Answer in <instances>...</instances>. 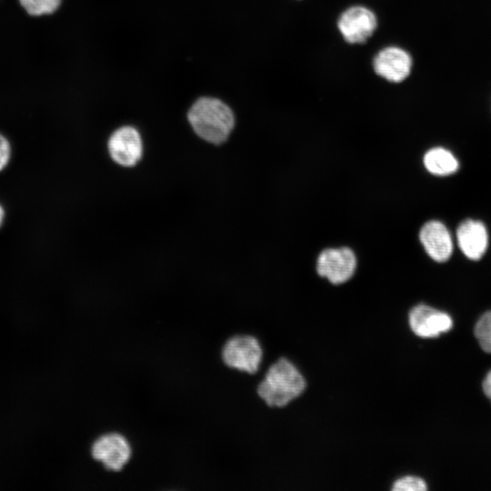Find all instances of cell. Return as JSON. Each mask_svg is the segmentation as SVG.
Here are the masks:
<instances>
[{"mask_svg": "<svg viewBox=\"0 0 491 491\" xmlns=\"http://www.w3.org/2000/svg\"><path fill=\"white\" fill-rule=\"evenodd\" d=\"M427 489L426 482L414 476H406L397 479L393 486L394 491H425Z\"/></svg>", "mask_w": 491, "mask_h": 491, "instance_id": "9a60e30c", "label": "cell"}, {"mask_svg": "<svg viewBox=\"0 0 491 491\" xmlns=\"http://www.w3.org/2000/svg\"><path fill=\"white\" fill-rule=\"evenodd\" d=\"M22 8L31 16L49 15L56 12L62 0H18Z\"/></svg>", "mask_w": 491, "mask_h": 491, "instance_id": "4fadbf2b", "label": "cell"}, {"mask_svg": "<svg viewBox=\"0 0 491 491\" xmlns=\"http://www.w3.org/2000/svg\"><path fill=\"white\" fill-rule=\"evenodd\" d=\"M356 267V256L348 247L325 249L319 255L316 262L318 275L336 285L349 280L354 275Z\"/></svg>", "mask_w": 491, "mask_h": 491, "instance_id": "5b68a950", "label": "cell"}, {"mask_svg": "<svg viewBox=\"0 0 491 491\" xmlns=\"http://www.w3.org/2000/svg\"><path fill=\"white\" fill-rule=\"evenodd\" d=\"M218 356L225 369L236 374L254 375L260 368L263 348L255 336L234 333L222 342Z\"/></svg>", "mask_w": 491, "mask_h": 491, "instance_id": "3957f363", "label": "cell"}, {"mask_svg": "<svg viewBox=\"0 0 491 491\" xmlns=\"http://www.w3.org/2000/svg\"><path fill=\"white\" fill-rule=\"evenodd\" d=\"M306 388V380L288 359L273 363L256 386V395L270 407H283L298 397Z\"/></svg>", "mask_w": 491, "mask_h": 491, "instance_id": "6da1fadb", "label": "cell"}, {"mask_svg": "<svg viewBox=\"0 0 491 491\" xmlns=\"http://www.w3.org/2000/svg\"><path fill=\"white\" fill-rule=\"evenodd\" d=\"M408 322L411 330L425 338L436 337L453 326L448 314L426 305L413 307L409 312Z\"/></svg>", "mask_w": 491, "mask_h": 491, "instance_id": "52a82bcc", "label": "cell"}, {"mask_svg": "<svg viewBox=\"0 0 491 491\" xmlns=\"http://www.w3.org/2000/svg\"><path fill=\"white\" fill-rule=\"evenodd\" d=\"M337 26L346 42L361 44L372 35L377 26V20L370 9L357 5L346 9L341 15Z\"/></svg>", "mask_w": 491, "mask_h": 491, "instance_id": "8992f818", "label": "cell"}, {"mask_svg": "<svg viewBox=\"0 0 491 491\" xmlns=\"http://www.w3.org/2000/svg\"><path fill=\"white\" fill-rule=\"evenodd\" d=\"M134 454L130 437L118 429L99 435L90 447L92 458L99 463L105 471L116 476L126 469Z\"/></svg>", "mask_w": 491, "mask_h": 491, "instance_id": "277c9868", "label": "cell"}, {"mask_svg": "<svg viewBox=\"0 0 491 491\" xmlns=\"http://www.w3.org/2000/svg\"><path fill=\"white\" fill-rule=\"evenodd\" d=\"M456 238L462 254L469 260H480L489 245V235L486 225L476 219L467 218L456 228Z\"/></svg>", "mask_w": 491, "mask_h": 491, "instance_id": "ba28073f", "label": "cell"}, {"mask_svg": "<svg viewBox=\"0 0 491 491\" xmlns=\"http://www.w3.org/2000/svg\"><path fill=\"white\" fill-rule=\"evenodd\" d=\"M475 336L481 348L491 354V311L486 312L476 322Z\"/></svg>", "mask_w": 491, "mask_h": 491, "instance_id": "5bb4252c", "label": "cell"}, {"mask_svg": "<svg viewBox=\"0 0 491 491\" xmlns=\"http://www.w3.org/2000/svg\"><path fill=\"white\" fill-rule=\"evenodd\" d=\"M188 121L198 136L215 145L227 139L235 125L228 105L212 97L198 99L188 112Z\"/></svg>", "mask_w": 491, "mask_h": 491, "instance_id": "7a4b0ae2", "label": "cell"}, {"mask_svg": "<svg viewBox=\"0 0 491 491\" xmlns=\"http://www.w3.org/2000/svg\"><path fill=\"white\" fill-rule=\"evenodd\" d=\"M419 239L427 255L436 262L443 263L451 257L454 250L452 235L442 222L431 220L424 224Z\"/></svg>", "mask_w": 491, "mask_h": 491, "instance_id": "8fae6325", "label": "cell"}, {"mask_svg": "<svg viewBox=\"0 0 491 491\" xmlns=\"http://www.w3.org/2000/svg\"><path fill=\"white\" fill-rule=\"evenodd\" d=\"M374 70L389 82L400 83L410 74L412 58L404 49L388 46L382 49L374 59Z\"/></svg>", "mask_w": 491, "mask_h": 491, "instance_id": "30bf717a", "label": "cell"}, {"mask_svg": "<svg viewBox=\"0 0 491 491\" xmlns=\"http://www.w3.org/2000/svg\"><path fill=\"white\" fill-rule=\"evenodd\" d=\"M108 151L112 159L120 165H135L143 152L138 131L132 126H123L115 130L109 138Z\"/></svg>", "mask_w": 491, "mask_h": 491, "instance_id": "9c48e42d", "label": "cell"}, {"mask_svg": "<svg viewBox=\"0 0 491 491\" xmlns=\"http://www.w3.org/2000/svg\"><path fill=\"white\" fill-rule=\"evenodd\" d=\"M12 147L8 139L0 134V172L3 171L10 162Z\"/></svg>", "mask_w": 491, "mask_h": 491, "instance_id": "2e32d148", "label": "cell"}, {"mask_svg": "<svg viewBox=\"0 0 491 491\" xmlns=\"http://www.w3.org/2000/svg\"><path fill=\"white\" fill-rule=\"evenodd\" d=\"M5 215V209L3 205L0 204V227L2 226L4 223Z\"/></svg>", "mask_w": 491, "mask_h": 491, "instance_id": "ac0fdd59", "label": "cell"}, {"mask_svg": "<svg viewBox=\"0 0 491 491\" xmlns=\"http://www.w3.org/2000/svg\"><path fill=\"white\" fill-rule=\"evenodd\" d=\"M426 169L434 175L447 176L459 169V161L448 149L436 146L429 149L423 158Z\"/></svg>", "mask_w": 491, "mask_h": 491, "instance_id": "7c38bea8", "label": "cell"}, {"mask_svg": "<svg viewBox=\"0 0 491 491\" xmlns=\"http://www.w3.org/2000/svg\"><path fill=\"white\" fill-rule=\"evenodd\" d=\"M482 387L486 397L491 400V371L486 374L483 380Z\"/></svg>", "mask_w": 491, "mask_h": 491, "instance_id": "e0dca14e", "label": "cell"}]
</instances>
